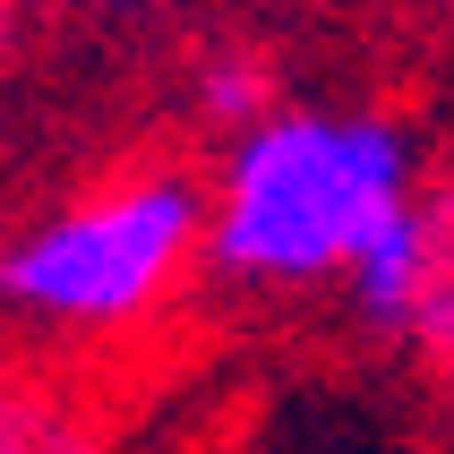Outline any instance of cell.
<instances>
[{"instance_id": "obj_1", "label": "cell", "mask_w": 454, "mask_h": 454, "mask_svg": "<svg viewBox=\"0 0 454 454\" xmlns=\"http://www.w3.org/2000/svg\"><path fill=\"white\" fill-rule=\"evenodd\" d=\"M411 198V137L378 112H266L206 198V266L249 292H309Z\"/></svg>"}, {"instance_id": "obj_2", "label": "cell", "mask_w": 454, "mask_h": 454, "mask_svg": "<svg viewBox=\"0 0 454 454\" xmlns=\"http://www.w3.org/2000/svg\"><path fill=\"white\" fill-rule=\"evenodd\" d=\"M206 257V189L180 163H146L51 206L0 249V309L43 334H129Z\"/></svg>"}, {"instance_id": "obj_6", "label": "cell", "mask_w": 454, "mask_h": 454, "mask_svg": "<svg viewBox=\"0 0 454 454\" xmlns=\"http://www.w3.org/2000/svg\"><path fill=\"white\" fill-rule=\"evenodd\" d=\"M0 51H9V0H0Z\"/></svg>"}, {"instance_id": "obj_4", "label": "cell", "mask_w": 454, "mask_h": 454, "mask_svg": "<svg viewBox=\"0 0 454 454\" xmlns=\"http://www.w3.org/2000/svg\"><path fill=\"white\" fill-rule=\"evenodd\" d=\"M429 292H420V317H411V343L437 378L454 386V180L429 189Z\"/></svg>"}, {"instance_id": "obj_3", "label": "cell", "mask_w": 454, "mask_h": 454, "mask_svg": "<svg viewBox=\"0 0 454 454\" xmlns=\"http://www.w3.org/2000/svg\"><path fill=\"white\" fill-rule=\"evenodd\" d=\"M343 292H352L360 326L411 334V317H420V292H429V206H420V198L395 206V215H386V223L352 249V266H343Z\"/></svg>"}, {"instance_id": "obj_5", "label": "cell", "mask_w": 454, "mask_h": 454, "mask_svg": "<svg viewBox=\"0 0 454 454\" xmlns=\"http://www.w3.org/2000/svg\"><path fill=\"white\" fill-rule=\"evenodd\" d=\"M198 112H206L215 129H231V137H240L249 121H266V112H275V69H266V60H249V51L206 60V69H198Z\"/></svg>"}]
</instances>
